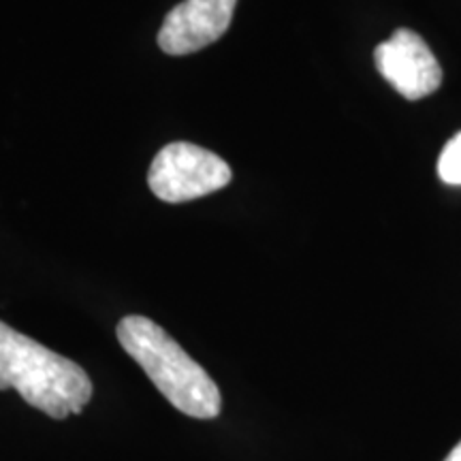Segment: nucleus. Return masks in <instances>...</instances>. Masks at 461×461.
Masks as SVG:
<instances>
[{
	"label": "nucleus",
	"instance_id": "1",
	"mask_svg": "<svg viewBox=\"0 0 461 461\" xmlns=\"http://www.w3.org/2000/svg\"><path fill=\"white\" fill-rule=\"evenodd\" d=\"M115 336L176 411L203 420L221 414V389L163 327L146 316L131 314L118 322Z\"/></svg>",
	"mask_w": 461,
	"mask_h": 461
},
{
	"label": "nucleus",
	"instance_id": "2",
	"mask_svg": "<svg viewBox=\"0 0 461 461\" xmlns=\"http://www.w3.org/2000/svg\"><path fill=\"white\" fill-rule=\"evenodd\" d=\"M15 389L51 419L79 414L92 397L84 367L0 321V391Z\"/></svg>",
	"mask_w": 461,
	"mask_h": 461
},
{
	"label": "nucleus",
	"instance_id": "3",
	"mask_svg": "<svg viewBox=\"0 0 461 461\" xmlns=\"http://www.w3.org/2000/svg\"><path fill=\"white\" fill-rule=\"evenodd\" d=\"M233 180L227 160L188 141L160 148L149 165V190L165 203H186L216 193Z\"/></svg>",
	"mask_w": 461,
	"mask_h": 461
},
{
	"label": "nucleus",
	"instance_id": "4",
	"mask_svg": "<svg viewBox=\"0 0 461 461\" xmlns=\"http://www.w3.org/2000/svg\"><path fill=\"white\" fill-rule=\"evenodd\" d=\"M374 62L403 99L419 101L442 84V68L429 45L417 32L400 28L374 50Z\"/></svg>",
	"mask_w": 461,
	"mask_h": 461
},
{
	"label": "nucleus",
	"instance_id": "5",
	"mask_svg": "<svg viewBox=\"0 0 461 461\" xmlns=\"http://www.w3.org/2000/svg\"><path fill=\"white\" fill-rule=\"evenodd\" d=\"M238 0H184L165 17L158 48L169 56H188L229 31Z\"/></svg>",
	"mask_w": 461,
	"mask_h": 461
},
{
	"label": "nucleus",
	"instance_id": "6",
	"mask_svg": "<svg viewBox=\"0 0 461 461\" xmlns=\"http://www.w3.org/2000/svg\"><path fill=\"white\" fill-rule=\"evenodd\" d=\"M438 176L451 186H461V132L453 137L438 158Z\"/></svg>",
	"mask_w": 461,
	"mask_h": 461
},
{
	"label": "nucleus",
	"instance_id": "7",
	"mask_svg": "<svg viewBox=\"0 0 461 461\" xmlns=\"http://www.w3.org/2000/svg\"><path fill=\"white\" fill-rule=\"evenodd\" d=\"M445 461H461V442H459V445H457V447H455V448H453V451H451V455H448V457H447Z\"/></svg>",
	"mask_w": 461,
	"mask_h": 461
}]
</instances>
